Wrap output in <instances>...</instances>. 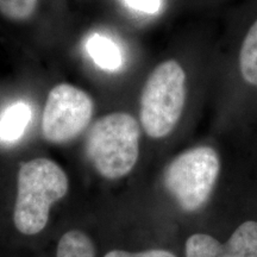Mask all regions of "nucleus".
<instances>
[{
    "label": "nucleus",
    "instance_id": "5",
    "mask_svg": "<svg viewBox=\"0 0 257 257\" xmlns=\"http://www.w3.org/2000/svg\"><path fill=\"white\" fill-rule=\"evenodd\" d=\"M220 172V159L210 146L191 148L175 157L163 173V184L185 212H195L210 199Z\"/></svg>",
    "mask_w": 257,
    "mask_h": 257
},
{
    "label": "nucleus",
    "instance_id": "6",
    "mask_svg": "<svg viewBox=\"0 0 257 257\" xmlns=\"http://www.w3.org/2000/svg\"><path fill=\"white\" fill-rule=\"evenodd\" d=\"M94 104L87 93L69 83L49 92L42 117V133L48 142L67 143L79 136L92 119Z\"/></svg>",
    "mask_w": 257,
    "mask_h": 257
},
{
    "label": "nucleus",
    "instance_id": "13",
    "mask_svg": "<svg viewBox=\"0 0 257 257\" xmlns=\"http://www.w3.org/2000/svg\"><path fill=\"white\" fill-rule=\"evenodd\" d=\"M105 257H176L174 253L167 250L153 249L142 252H128L124 250H111L106 253Z\"/></svg>",
    "mask_w": 257,
    "mask_h": 257
},
{
    "label": "nucleus",
    "instance_id": "1",
    "mask_svg": "<svg viewBox=\"0 0 257 257\" xmlns=\"http://www.w3.org/2000/svg\"><path fill=\"white\" fill-rule=\"evenodd\" d=\"M188 94V72L175 57L160 62L148 76L141 95V123L154 140L178 126Z\"/></svg>",
    "mask_w": 257,
    "mask_h": 257
},
{
    "label": "nucleus",
    "instance_id": "4",
    "mask_svg": "<svg viewBox=\"0 0 257 257\" xmlns=\"http://www.w3.org/2000/svg\"><path fill=\"white\" fill-rule=\"evenodd\" d=\"M221 67L234 99L257 98V0H239L234 6Z\"/></svg>",
    "mask_w": 257,
    "mask_h": 257
},
{
    "label": "nucleus",
    "instance_id": "12",
    "mask_svg": "<svg viewBox=\"0 0 257 257\" xmlns=\"http://www.w3.org/2000/svg\"><path fill=\"white\" fill-rule=\"evenodd\" d=\"M130 9L146 15H157L162 10V0H123Z\"/></svg>",
    "mask_w": 257,
    "mask_h": 257
},
{
    "label": "nucleus",
    "instance_id": "11",
    "mask_svg": "<svg viewBox=\"0 0 257 257\" xmlns=\"http://www.w3.org/2000/svg\"><path fill=\"white\" fill-rule=\"evenodd\" d=\"M38 0H0V14L15 22L27 21L34 15Z\"/></svg>",
    "mask_w": 257,
    "mask_h": 257
},
{
    "label": "nucleus",
    "instance_id": "2",
    "mask_svg": "<svg viewBox=\"0 0 257 257\" xmlns=\"http://www.w3.org/2000/svg\"><path fill=\"white\" fill-rule=\"evenodd\" d=\"M68 191L63 169L48 159H36L21 166L17 179L14 223L23 234H36L46 227L50 206Z\"/></svg>",
    "mask_w": 257,
    "mask_h": 257
},
{
    "label": "nucleus",
    "instance_id": "8",
    "mask_svg": "<svg viewBox=\"0 0 257 257\" xmlns=\"http://www.w3.org/2000/svg\"><path fill=\"white\" fill-rule=\"evenodd\" d=\"M32 117L30 105L17 101L0 113V143H15L23 136Z\"/></svg>",
    "mask_w": 257,
    "mask_h": 257
},
{
    "label": "nucleus",
    "instance_id": "3",
    "mask_svg": "<svg viewBox=\"0 0 257 257\" xmlns=\"http://www.w3.org/2000/svg\"><path fill=\"white\" fill-rule=\"evenodd\" d=\"M140 125L133 115L115 112L100 118L89 128L86 154L101 176L114 180L133 170L140 154Z\"/></svg>",
    "mask_w": 257,
    "mask_h": 257
},
{
    "label": "nucleus",
    "instance_id": "9",
    "mask_svg": "<svg viewBox=\"0 0 257 257\" xmlns=\"http://www.w3.org/2000/svg\"><path fill=\"white\" fill-rule=\"evenodd\" d=\"M86 51L99 68L115 72L121 67L123 56L120 48L111 38L104 35L93 34L85 44Z\"/></svg>",
    "mask_w": 257,
    "mask_h": 257
},
{
    "label": "nucleus",
    "instance_id": "7",
    "mask_svg": "<svg viewBox=\"0 0 257 257\" xmlns=\"http://www.w3.org/2000/svg\"><path fill=\"white\" fill-rule=\"evenodd\" d=\"M186 257H257V223L239 225L226 243L208 234H193L186 242Z\"/></svg>",
    "mask_w": 257,
    "mask_h": 257
},
{
    "label": "nucleus",
    "instance_id": "10",
    "mask_svg": "<svg viewBox=\"0 0 257 257\" xmlns=\"http://www.w3.org/2000/svg\"><path fill=\"white\" fill-rule=\"evenodd\" d=\"M56 257H95L94 244L82 231H68L61 237Z\"/></svg>",
    "mask_w": 257,
    "mask_h": 257
}]
</instances>
